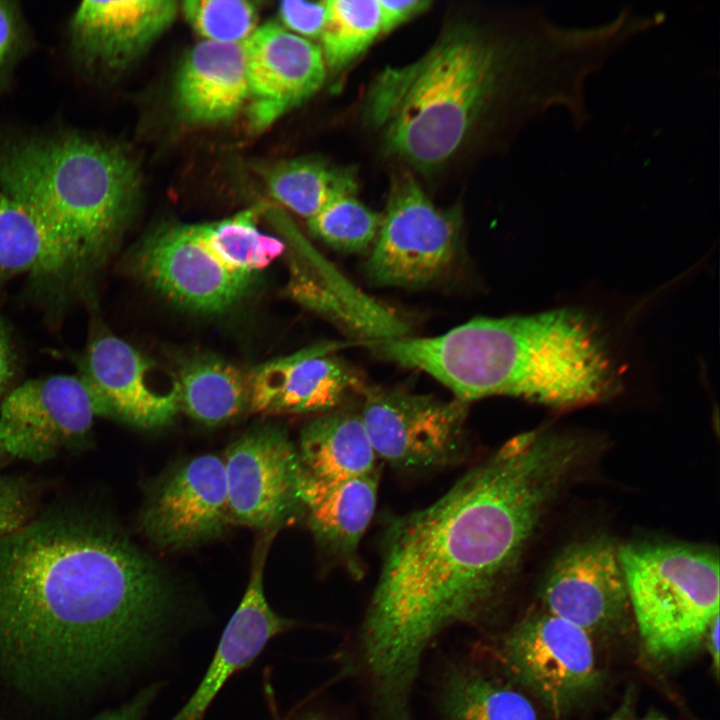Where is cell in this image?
Wrapping results in <instances>:
<instances>
[{
    "label": "cell",
    "mask_w": 720,
    "mask_h": 720,
    "mask_svg": "<svg viewBox=\"0 0 720 720\" xmlns=\"http://www.w3.org/2000/svg\"><path fill=\"white\" fill-rule=\"evenodd\" d=\"M310 232L327 245L349 253L365 252L373 246L382 215L355 195L339 197L307 220Z\"/></svg>",
    "instance_id": "28"
},
{
    "label": "cell",
    "mask_w": 720,
    "mask_h": 720,
    "mask_svg": "<svg viewBox=\"0 0 720 720\" xmlns=\"http://www.w3.org/2000/svg\"><path fill=\"white\" fill-rule=\"evenodd\" d=\"M21 275L59 287L56 255L33 218L0 189V284Z\"/></svg>",
    "instance_id": "25"
},
{
    "label": "cell",
    "mask_w": 720,
    "mask_h": 720,
    "mask_svg": "<svg viewBox=\"0 0 720 720\" xmlns=\"http://www.w3.org/2000/svg\"><path fill=\"white\" fill-rule=\"evenodd\" d=\"M175 610L164 571L110 520L46 512L0 537V685L80 696L151 656Z\"/></svg>",
    "instance_id": "2"
},
{
    "label": "cell",
    "mask_w": 720,
    "mask_h": 720,
    "mask_svg": "<svg viewBox=\"0 0 720 720\" xmlns=\"http://www.w3.org/2000/svg\"><path fill=\"white\" fill-rule=\"evenodd\" d=\"M0 189L49 241L59 287L88 297L135 212L136 162L119 144L59 130L0 136Z\"/></svg>",
    "instance_id": "4"
},
{
    "label": "cell",
    "mask_w": 720,
    "mask_h": 720,
    "mask_svg": "<svg viewBox=\"0 0 720 720\" xmlns=\"http://www.w3.org/2000/svg\"><path fill=\"white\" fill-rule=\"evenodd\" d=\"M1 720V719H0Z\"/></svg>",
    "instance_id": "40"
},
{
    "label": "cell",
    "mask_w": 720,
    "mask_h": 720,
    "mask_svg": "<svg viewBox=\"0 0 720 720\" xmlns=\"http://www.w3.org/2000/svg\"><path fill=\"white\" fill-rule=\"evenodd\" d=\"M708 648L712 658L714 672L717 674L719 670V615L711 622L707 633Z\"/></svg>",
    "instance_id": "36"
},
{
    "label": "cell",
    "mask_w": 720,
    "mask_h": 720,
    "mask_svg": "<svg viewBox=\"0 0 720 720\" xmlns=\"http://www.w3.org/2000/svg\"><path fill=\"white\" fill-rule=\"evenodd\" d=\"M582 451L572 437L524 432L432 504L389 521L359 638L382 716L411 715L412 689L438 636L486 618Z\"/></svg>",
    "instance_id": "1"
},
{
    "label": "cell",
    "mask_w": 720,
    "mask_h": 720,
    "mask_svg": "<svg viewBox=\"0 0 720 720\" xmlns=\"http://www.w3.org/2000/svg\"><path fill=\"white\" fill-rule=\"evenodd\" d=\"M298 720H335L322 714H307Z\"/></svg>",
    "instance_id": "38"
},
{
    "label": "cell",
    "mask_w": 720,
    "mask_h": 720,
    "mask_svg": "<svg viewBox=\"0 0 720 720\" xmlns=\"http://www.w3.org/2000/svg\"><path fill=\"white\" fill-rule=\"evenodd\" d=\"M508 673L560 716L599 681L589 632L546 610L528 616L502 640Z\"/></svg>",
    "instance_id": "10"
},
{
    "label": "cell",
    "mask_w": 720,
    "mask_h": 720,
    "mask_svg": "<svg viewBox=\"0 0 720 720\" xmlns=\"http://www.w3.org/2000/svg\"><path fill=\"white\" fill-rule=\"evenodd\" d=\"M174 99L178 113L190 123L233 117L248 101L243 43L196 44L180 66Z\"/></svg>",
    "instance_id": "20"
},
{
    "label": "cell",
    "mask_w": 720,
    "mask_h": 720,
    "mask_svg": "<svg viewBox=\"0 0 720 720\" xmlns=\"http://www.w3.org/2000/svg\"><path fill=\"white\" fill-rule=\"evenodd\" d=\"M18 358L10 329L0 317V397L10 390L17 373Z\"/></svg>",
    "instance_id": "35"
},
{
    "label": "cell",
    "mask_w": 720,
    "mask_h": 720,
    "mask_svg": "<svg viewBox=\"0 0 720 720\" xmlns=\"http://www.w3.org/2000/svg\"><path fill=\"white\" fill-rule=\"evenodd\" d=\"M379 473L341 482H323L305 470L301 484L303 512L309 526L327 552L354 577L362 575L360 542L373 517Z\"/></svg>",
    "instance_id": "19"
},
{
    "label": "cell",
    "mask_w": 720,
    "mask_h": 720,
    "mask_svg": "<svg viewBox=\"0 0 720 720\" xmlns=\"http://www.w3.org/2000/svg\"><path fill=\"white\" fill-rule=\"evenodd\" d=\"M223 458L205 454L173 468L148 496L140 524L163 548L192 547L230 524Z\"/></svg>",
    "instance_id": "13"
},
{
    "label": "cell",
    "mask_w": 720,
    "mask_h": 720,
    "mask_svg": "<svg viewBox=\"0 0 720 720\" xmlns=\"http://www.w3.org/2000/svg\"><path fill=\"white\" fill-rule=\"evenodd\" d=\"M278 529L264 531L257 541L245 593L227 623L200 684L170 720H201L227 680L249 666L273 637L296 626L269 605L263 584L268 551Z\"/></svg>",
    "instance_id": "18"
},
{
    "label": "cell",
    "mask_w": 720,
    "mask_h": 720,
    "mask_svg": "<svg viewBox=\"0 0 720 720\" xmlns=\"http://www.w3.org/2000/svg\"><path fill=\"white\" fill-rule=\"evenodd\" d=\"M365 344L381 358L426 372L467 403L504 395L572 408L599 401L615 387L598 328L570 309L481 317L433 337Z\"/></svg>",
    "instance_id": "3"
},
{
    "label": "cell",
    "mask_w": 720,
    "mask_h": 720,
    "mask_svg": "<svg viewBox=\"0 0 720 720\" xmlns=\"http://www.w3.org/2000/svg\"><path fill=\"white\" fill-rule=\"evenodd\" d=\"M382 33L390 32L431 5L426 0H378Z\"/></svg>",
    "instance_id": "33"
},
{
    "label": "cell",
    "mask_w": 720,
    "mask_h": 720,
    "mask_svg": "<svg viewBox=\"0 0 720 720\" xmlns=\"http://www.w3.org/2000/svg\"><path fill=\"white\" fill-rule=\"evenodd\" d=\"M127 270L171 303L201 312H224L240 303L256 275L222 264L205 245L199 224H167L126 256Z\"/></svg>",
    "instance_id": "8"
},
{
    "label": "cell",
    "mask_w": 720,
    "mask_h": 720,
    "mask_svg": "<svg viewBox=\"0 0 720 720\" xmlns=\"http://www.w3.org/2000/svg\"><path fill=\"white\" fill-rule=\"evenodd\" d=\"M35 490L25 479L0 474V537L18 531L35 518Z\"/></svg>",
    "instance_id": "30"
},
{
    "label": "cell",
    "mask_w": 720,
    "mask_h": 720,
    "mask_svg": "<svg viewBox=\"0 0 720 720\" xmlns=\"http://www.w3.org/2000/svg\"><path fill=\"white\" fill-rule=\"evenodd\" d=\"M642 643L657 660L694 651L719 615V558L684 544L618 548Z\"/></svg>",
    "instance_id": "5"
},
{
    "label": "cell",
    "mask_w": 720,
    "mask_h": 720,
    "mask_svg": "<svg viewBox=\"0 0 720 720\" xmlns=\"http://www.w3.org/2000/svg\"><path fill=\"white\" fill-rule=\"evenodd\" d=\"M457 209L436 207L410 174L394 181L366 272L382 286L419 287L453 262L461 231Z\"/></svg>",
    "instance_id": "7"
},
{
    "label": "cell",
    "mask_w": 720,
    "mask_h": 720,
    "mask_svg": "<svg viewBox=\"0 0 720 720\" xmlns=\"http://www.w3.org/2000/svg\"><path fill=\"white\" fill-rule=\"evenodd\" d=\"M175 373L180 408L201 424L217 426L249 408L248 375L217 355H192L181 362Z\"/></svg>",
    "instance_id": "22"
},
{
    "label": "cell",
    "mask_w": 720,
    "mask_h": 720,
    "mask_svg": "<svg viewBox=\"0 0 720 720\" xmlns=\"http://www.w3.org/2000/svg\"><path fill=\"white\" fill-rule=\"evenodd\" d=\"M267 185L277 201L307 220L333 200L355 195L357 189L351 169L306 158L276 165L268 175Z\"/></svg>",
    "instance_id": "24"
},
{
    "label": "cell",
    "mask_w": 720,
    "mask_h": 720,
    "mask_svg": "<svg viewBox=\"0 0 720 720\" xmlns=\"http://www.w3.org/2000/svg\"><path fill=\"white\" fill-rule=\"evenodd\" d=\"M183 13L205 41L243 43L255 31L256 9L242 0H189Z\"/></svg>",
    "instance_id": "29"
},
{
    "label": "cell",
    "mask_w": 720,
    "mask_h": 720,
    "mask_svg": "<svg viewBox=\"0 0 720 720\" xmlns=\"http://www.w3.org/2000/svg\"><path fill=\"white\" fill-rule=\"evenodd\" d=\"M321 38L326 67H346L382 33L378 0H328Z\"/></svg>",
    "instance_id": "27"
},
{
    "label": "cell",
    "mask_w": 720,
    "mask_h": 720,
    "mask_svg": "<svg viewBox=\"0 0 720 720\" xmlns=\"http://www.w3.org/2000/svg\"><path fill=\"white\" fill-rule=\"evenodd\" d=\"M29 43L28 27L18 4L0 1V82L12 72Z\"/></svg>",
    "instance_id": "31"
},
{
    "label": "cell",
    "mask_w": 720,
    "mask_h": 720,
    "mask_svg": "<svg viewBox=\"0 0 720 720\" xmlns=\"http://www.w3.org/2000/svg\"><path fill=\"white\" fill-rule=\"evenodd\" d=\"M298 454L309 475L341 482L376 470L377 456L360 408L342 406L323 413L301 431Z\"/></svg>",
    "instance_id": "21"
},
{
    "label": "cell",
    "mask_w": 720,
    "mask_h": 720,
    "mask_svg": "<svg viewBox=\"0 0 720 720\" xmlns=\"http://www.w3.org/2000/svg\"><path fill=\"white\" fill-rule=\"evenodd\" d=\"M279 15L287 28L298 36L320 37L326 19V2L283 1Z\"/></svg>",
    "instance_id": "32"
},
{
    "label": "cell",
    "mask_w": 720,
    "mask_h": 720,
    "mask_svg": "<svg viewBox=\"0 0 720 720\" xmlns=\"http://www.w3.org/2000/svg\"><path fill=\"white\" fill-rule=\"evenodd\" d=\"M223 462L231 523L266 531L303 511L305 469L280 426L247 431L227 448Z\"/></svg>",
    "instance_id": "12"
},
{
    "label": "cell",
    "mask_w": 720,
    "mask_h": 720,
    "mask_svg": "<svg viewBox=\"0 0 720 720\" xmlns=\"http://www.w3.org/2000/svg\"><path fill=\"white\" fill-rule=\"evenodd\" d=\"M441 704L446 720H538L528 698L472 664L447 671Z\"/></svg>",
    "instance_id": "23"
},
{
    "label": "cell",
    "mask_w": 720,
    "mask_h": 720,
    "mask_svg": "<svg viewBox=\"0 0 720 720\" xmlns=\"http://www.w3.org/2000/svg\"><path fill=\"white\" fill-rule=\"evenodd\" d=\"M253 210L214 223L199 224L207 248L232 271L256 275L285 251L277 237L263 233Z\"/></svg>",
    "instance_id": "26"
},
{
    "label": "cell",
    "mask_w": 720,
    "mask_h": 720,
    "mask_svg": "<svg viewBox=\"0 0 720 720\" xmlns=\"http://www.w3.org/2000/svg\"><path fill=\"white\" fill-rule=\"evenodd\" d=\"M160 690L157 684L141 690L127 703L96 715L91 720H142Z\"/></svg>",
    "instance_id": "34"
},
{
    "label": "cell",
    "mask_w": 720,
    "mask_h": 720,
    "mask_svg": "<svg viewBox=\"0 0 720 720\" xmlns=\"http://www.w3.org/2000/svg\"><path fill=\"white\" fill-rule=\"evenodd\" d=\"M541 596L547 612L587 632L617 624L630 605L618 548L603 537L570 545L548 571Z\"/></svg>",
    "instance_id": "14"
},
{
    "label": "cell",
    "mask_w": 720,
    "mask_h": 720,
    "mask_svg": "<svg viewBox=\"0 0 720 720\" xmlns=\"http://www.w3.org/2000/svg\"><path fill=\"white\" fill-rule=\"evenodd\" d=\"M172 0L84 1L71 15L69 49L87 74L128 66L174 21Z\"/></svg>",
    "instance_id": "16"
},
{
    "label": "cell",
    "mask_w": 720,
    "mask_h": 720,
    "mask_svg": "<svg viewBox=\"0 0 720 720\" xmlns=\"http://www.w3.org/2000/svg\"><path fill=\"white\" fill-rule=\"evenodd\" d=\"M346 343L326 342L266 361L248 374L249 408L266 415L326 413L363 384L331 353Z\"/></svg>",
    "instance_id": "17"
},
{
    "label": "cell",
    "mask_w": 720,
    "mask_h": 720,
    "mask_svg": "<svg viewBox=\"0 0 720 720\" xmlns=\"http://www.w3.org/2000/svg\"><path fill=\"white\" fill-rule=\"evenodd\" d=\"M361 417L377 458L400 472L443 468L464 456L468 403L362 384Z\"/></svg>",
    "instance_id": "6"
},
{
    "label": "cell",
    "mask_w": 720,
    "mask_h": 720,
    "mask_svg": "<svg viewBox=\"0 0 720 720\" xmlns=\"http://www.w3.org/2000/svg\"><path fill=\"white\" fill-rule=\"evenodd\" d=\"M77 375L92 393L100 417L153 429L170 424L180 409L176 373L104 328L91 331Z\"/></svg>",
    "instance_id": "11"
},
{
    "label": "cell",
    "mask_w": 720,
    "mask_h": 720,
    "mask_svg": "<svg viewBox=\"0 0 720 720\" xmlns=\"http://www.w3.org/2000/svg\"><path fill=\"white\" fill-rule=\"evenodd\" d=\"M642 720H667L664 716L658 714V713H650Z\"/></svg>",
    "instance_id": "39"
},
{
    "label": "cell",
    "mask_w": 720,
    "mask_h": 720,
    "mask_svg": "<svg viewBox=\"0 0 720 720\" xmlns=\"http://www.w3.org/2000/svg\"><path fill=\"white\" fill-rule=\"evenodd\" d=\"M609 720H633L631 702L626 700Z\"/></svg>",
    "instance_id": "37"
},
{
    "label": "cell",
    "mask_w": 720,
    "mask_h": 720,
    "mask_svg": "<svg viewBox=\"0 0 720 720\" xmlns=\"http://www.w3.org/2000/svg\"><path fill=\"white\" fill-rule=\"evenodd\" d=\"M97 403L76 374L27 380L0 404V458L41 463L88 440Z\"/></svg>",
    "instance_id": "9"
},
{
    "label": "cell",
    "mask_w": 720,
    "mask_h": 720,
    "mask_svg": "<svg viewBox=\"0 0 720 720\" xmlns=\"http://www.w3.org/2000/svg\"><path fill=\"white\" fill-rule=\"evenodd\" d=\"M250 123L265 129L314 95L326 78L321 48L267 23L243 42Z\"/></svg>",
    "instance_id": "15"
}]
</instances>
